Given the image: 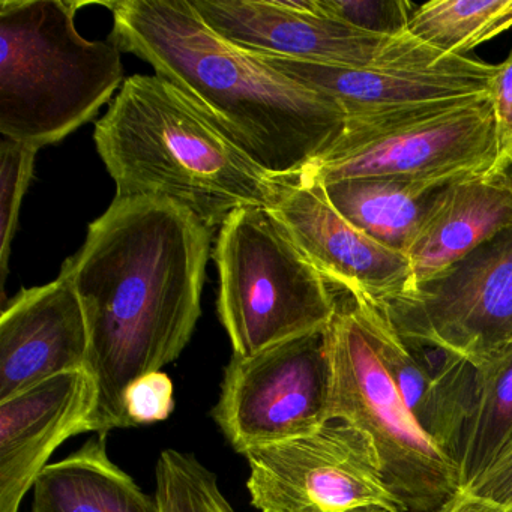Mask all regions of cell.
<instances>
[{
	"label": "cell",
	"instance_id": "cell-1",
	"mask_svg": "<svg viewBox=\"0 0 512 512\" xmlns=\"http://www.w3.org/2000/svg\"><path fill=\"white\" fill-rule=\"evenodd\" d=\"M212 230L167 199H115L62 269L88 322L86 370L97 386L91 431L130 428L125 394L176 361L202 307Z\"/></svg>",
	"mask_w": 512,
	"mask_h": 512
},
{
	"label": "cell",
	"instance_id": "cell-2",
	"mask_svg": "<svg viewBox=\"0 0 512 512\" xmlns=\"http://www.w3.org/2000/svg\"><path fill=\"white\" fill-rule=\"evenodd\" d=\"M107 7L110 43L148 62L274 178L299 181L344 130L332 98L215 34L190 0Z\"/></svg>",
	"mask_w": 512,
	"mask_h": 512
},
{
	"label": "cell",
	"instance_id": "cell-3",
	"mask_svg": "<svg viewBox=\"0 0 512 512\" xmlns=\"http://www.w3.org/2000/svg\"><path fill=\"white\" fill-rule=\"evenodd\" d=\"M94 140L115 199H167L211 230L238 209L274 208L286 184L157 74L125 80Z\"/></svg>",
	"mask_w": 512,
	"mask_h": 512
},
{
	"label": "cell",
	"instance_id": "cell-4",
	"mask_svg": "<svg viewBox=\"0 0 512 512\" xmlns=\"http://www.w3.org/2000/svg\"><path fill=\"white\" fill-rule=\"evenodd\" d=\"M79 2H0V133L55 145L95 118L124 85L121 50L76 28ZM122 88V86H121Z\"/></svg>",
	"mask_w": 512,
	"mask_h": 512
},
{
	"label": "cell",
	"instance_id": "cell-5",
	"mask_svg": "<svg viewBox=\"0 0 512 512\" xmlns=\"http://www.w3.org/2000/svg\"><path fill=\"white\" fill-rule=\"evenodd\" d=\"M218 316L233 355H256L328 328L338 310L329 283L271 208H242L221 226Z\"/></svg>",
	"mask_w": 512,
	"mask_h": 512
},
{
	"label": "cell",
	"instance_id": "cell-6",
	"mask_svg": "<svg viewBox=\"0 0 512 512\" xmlns=\"http://www.w3.org/2000/svg\"><path fill=\"white\" fill-rule=\"evenodd\" d=\"M331 421L373 443L388 490L404 512H434L460 493L457 467L416 424L352 302L326 328Z\"/></svg>",
	"mask_w": 512,
	"mask_h": 512
},
{
	"label": "cell",
	"instance_id": "cell-7",
	"mask_svg": "<svg viewBox=\"0 0 512 512\" xmlns=\"http://www.w3.org/2000/svg\"><path fill=\"white\" fill-rule=\"evenodd\" d=\"M496 161L493 103L475 98L347 121L301 179L328 185L395 178L446 187L491 172Z\"/></svg>",
	"mask_w": 512,
	"mask_h": 512
},
{
	"label": "cell",
	"instance_id": "cell-8",
	"mask_svg": "<svg viewBox=\"0 0 512 512\" xmlns=\"http://www.w3.org/2000/svg\"><path fill=\"white\" fill-rule=\"evenodd\" d=\"M379 307L409 344L451 353L476 368L499 358L512 349V229Z\"/></svg>",
	"mask_w": 512,
	"mask_h": 512
},
{
	"label": "cell",
	"instance_id": "cell-9",
	"mask_svg": "<svg viewBox=\"0 0 512 512\" xmlns=\"http://www.w3.org/2000/svg\"><path fill=\"white\" fill-rule=\"evenodd\" d=\"M332 373L326 329L233 355L214 415L235 451L289 442L331 422Z\"/></svg>",
	"mask_w": 512,
	"mask_h": 512
},
{
	"label": "cell",
	"instance_id": "cell-10",
	"mask_svg": "<svg viewBox=\"0 0 512 512\" xmlns=\"http://www.w3.org/2000/svg\"><path fill=\"white\" fill-rule=\"evenodd\" d=\"M247 488L260 512H404L388 490L371 440L341 421L245 452Z\"/></svg>",
	"mask_w": 512,
	"mask_h": 512
},
{
	"label": "cell",
	"instance_id": "cell-11",
	"mask_svg": "<svg viewBox=\"0 0 512 512\" xmlns=\"http://www.w3.org/2000/svg\"><path fill=\"white\" fill-rule=\"evenodd\" d=\"M200 19L250 53L329 67L368 68L424 52L407 34H368L332 19L316 0H190Z\"/></svg>",
	"mask_w": 512,
	"mask_h": 512
},
{
	"label": "cell",
	"instance_id": "cell-12",
	"mask_svg": "<svg viewBox=\"0 0 512 512\" xmlns=\"http://www.w3.org/2000/svg\"><path fill=\"white\" fill-rule=\"evenodd\" d=\"M253 55L290 79L328 95L346 113L347 121L490 97L497 71L496 65L467 56L443 55L431 47L368 68L329 67L260 53Z\"/></svg>",
	"mask_w": 512,
	"mask_h": 512
},
{
	"label": "cell",
	"instance_id": "cell-13",
	"mask_svg": "<svg viewBox=\"0 0 512 512\" xmlns=\"http://www.w3.org/2000/svg\"><path fill=\"white\" fill-rule=\"evenodd\" d=\"M271 209L320 275L352 299L382 305L412 292L406 254L353 226L323 185L307 179L286 182Z\"/></svg>",
	"mask_w": 512,
	"mask_h": 512
},
{
	"label": "cell",
	"instance_id": "cell-14",
	"mask_svg": "<svg viewBox=\"0 0 512 512\" xmlns=\"http://www.w3.org/2000/svg\"><path fill=\"white\" fill-rule=\"evenodd\" d=\"M352 304L410 415L457 467L475 406L478 368L451 353L407 343L374 302L352 299Z\"/></svg>",
	"mask_w": 512,
	"mask_h": 512
},
{
	"label": "cell",
	"instance_id": "cell-15",
	"mask_svg": "<svg viewBox=\"0 0 512 512\" xmlns=\"http://www.w3.org/2000/svg\"><path fill=\"white\" fill-rule=\"evenodd\" d=\"M88 322L70 274L22 290L0 316V401L88 365Z\"/></svg>",
	"mask_w": 512,
	"mask_h": 512
},
{
	"label": "cell",
	"instance_id": "cell-16",
	"mask_svg": "<svg viewBox=\"0 0 512 512\" xmlns=\"http://www.w3.org/2000/svg\"><path fill=\"white\" fill-rule=\"evenodd\" d=\"M95 406L97 386L86 368L0 401V512H19L53 452L91 431Z\"/></svg>",
	"mask_w": 512,
	"mask_h": 512
},
{
	"label": "cell",
	"instance_id": "cell-17",
	"mask_svg": "<svg viewBox=\"0 0 512 512\" xmlns=\"http://www.w3.org/2000/svg\"><path fill=\"white\" fill-rule=\"evenodd\" d=\"M508 229H512L508 173L488 172L446 185L434 194L404 253L412 268L413 290Z\"/></svg>",
	"mask_w": 512,
	"mask_h": 512
},
{
	"label": "cell",
	"instance_id": "cell-18",
	"mask_svg": "<svg viewBox=\"0 0 512 512\" xmlns=\"http://www.w3.org/2000/svg\"><path fill=\"white\" fill-rule=\"evenodd\" d=\"M32 512H161L107 452V433H97L74 454L49 464L35 481Z\"/></svg>",
	"mask_w": 512,
	"mask_h": 512
},
{
	"label": "cell",
	"instance_id": "cell-19",
	"mask_svg": "<svg viewBox=\"0 0 512 512\" xmlns=\"http://www.w3.org/2000/svg\"><path fill=\"white\" fill-rule=\"evenodd\" d=\"M343 217L382 244L406 253L442 185L412 179H350L323 185Z\"/></svg>",
	"mask_w": 512,
	"mask_h": 512
},
{
	"label": "cell",
	"instance_id": "cell-20",
	"mask_svg": "<svg viewBox=\"0 0 512 512\" xmlns=\"http://www.w3.org/2000/svg\"><path fill=\"white\" fill-rule=\"evenodd\" d=\"M512 440V349L478 368L475 406L457 470L461 490L475 484Z\"/></svg>",
	"mask_w": 512,
	"mask_h": 512
},
{
	"label": "cell",
	"instance_id": "cell-21",
	"mask_svg": "<svg viewBox=\"0 0 512 512\" xmlns=\"http://www.w3.org/2000/svg\"><path fill=\"white\" fill-rule=\"evenodd\" d=\"M512 28V0H433L416 7L407 32L443 55L470 50Z\"/></svg>",
	"mask_w": 512,
	"mask_h": 512
},
{
	"label": "cell",
	"instance_id": "cell-22",
	"mask_svg": "<svg viewBox=\"0 0 512 512\" xmlns=\"http://www.w3.org/2000/svg\"><path fill=\"white\" fill-rule=\"evenodd\" d=\"M155 475L161 512H235L215 473L194 455L166 449L158 458Z\"/></svg>",
	"mask_w": 512,
	"mask_h": 512
},
{
	"label": "cell",
	"instance_id": "cell-23",
	"mask_svg": "<svg viewBox=\"0 0 512 512\" xmlns=\"http://www.w3.org/2000/svg\"><path fill=\"white\" fill-rule=\"evenodd\" d=\"M38 149L4 137L0 143V278L2 293L8 275L11 244L23 197L34 176Z\"/></svg>",
	"mask_w": 512,
	"mask_h": 512
},
{
	"label": "cell",
	"instance_id": "cell-24",
	"mask_svg": "<svg viewBox=\"0 0 512 512\" xmlns=\"http://www.w3.org/2000/svg\"><path fill=\"white\" fill-rule=\"evenodd\" d=\"M326 16L359 31L386 37L407 34L416 5L407 0H316Z\"/></svg>",
	"mask_w": 512,
	"mask_h": 512
},
{
	"label": "cell",
	"instance_id": "cell-25",
	"mask_svg": "<svg viewBox=\"0 0 512 512\" xmlns=\"http://www.w3.org/2000/svg\"><path fill=\"white\" fill-rule=\"evenodd\" d=\"M125 409L131 427L169 418L175 409L172 380L163 371L140 377L125 394Z\"/></svg>",
	"mask_w": 512,
	"mask_h": 512
},
{
	"label": "cell",
	"instance_id": "cell-26",
	"mask_svg": "<svg viewBox=\"0 0 512 512\" xmlns=\"http://www.w3.org/2000/svg\"><path fill=\"white\" fill-rule=\"evenodd\" d=\"M490 98L497 139V161L491 173H499L512 154V52L503 64L497 65Z\"/></svg>",
	"mask_w": 512,
	"mask_h": 512
},
{
	"label": "cell",
	"instance_id": "cell-27",
	"mask_svg": "<svg viewBox=\"0 0 512 512\" xmlns=\"http://www.w3.org/2000/svg\"><path fill=\"white\" fill-rule=\"evenodd\" d=\"M461 491L487 503L497 512H512V440L493 466L475 484Z\"/></svg>",
	"mask_w": 512,
	"mask_h": 512
},
{
	"label": "cell",
	"instance_id": "cell-28",
	"mask_svg": "<svg viewBox=\"0 0 512 512\" xmlns=\"http://www.w3.org/2000/svg\"><path fill=\"white\" fill-rule=\"evenodd\" d=\"M355 512H394L388 511V509L379 508V506H368V508L356 509ZM434 512H497L496 509L491 508L487 503L481 502L476 497L470 496V494L460 493L457 496L452 497L451 500L445 503L442 508L437 509Z\"/></svg>",
	"mask_w": 512,
	"mask_h": 512
},
{
	"label": "cell",
	"instance_id": "cell-29",
	"mask_svg": "<svg viewBox=\"0 0 512 512\" xmlns=\"http://www.w3.org/2000/svg\"><path fill=\"white\" fill-rule=\"evenodd\" d=\"M503 172L508 173L509 184H511L512 188V154L511 157L508 158V161H506L505 167H503Z\"/></svg>",
	"mask_w": 512,
	"mask_h": 512
}]
</instances>
